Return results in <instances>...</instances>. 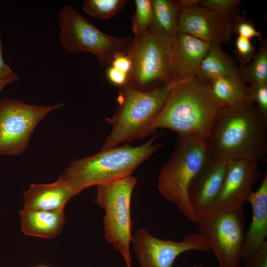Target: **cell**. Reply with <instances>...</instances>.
Returning <instances> with one entry per match:
<instances>
[{
	"label": "cell",
	"instance_id": "1",
	"mask_svg": "<svg viewBox=\"0 0 267 267\" xmlns=\"http://www.w3.org/2000/svg\"><path fill=\"white\" fill-rule=\"evenodd\" d=\"M207 142L213 157L259 162L267 153V118L251 101L219 108Z\"/></svg>",
	"mask_w": 267,
	"mask_h": 267
},
{
	"label": "cell",
	"instance_id": "2",
	"mask_svg": "<svg viewBox=\"0 0 267 267\" xmlns=\"http://www.w3.org/2000/svg\"><path fill=\"white\" fill-rule=\"evenodd\" d=\"M219 109L208 85L195 76L174 84L153 130L169 129L207 140Z\"/></svg>",
	"mask_w": 267,
	"mask_h": 267
},
{
	"label": "cell",
	"instance_id": "3",
	"mask_svg": "<svg viewBox=\"0 0 267 267\" xmlns=\"http://www.w3.org/2000/svg\"><path fill=\"white\" fill-rule=\"evenodd\" d=\"M155 135L142 145L128 144L102 149L98 153L73 161L60 175L76 195L93 186L131 175L163 144L155 142Z\"/></svg>",
	"mask_w": 267,
	"mask_h": 267
},
{
	"label": "cell",
	"instance_id": "4",
	"mask_svg": "<svg viewBox=\"0 0 267 267\" xmlns=\"http://www.w3.org/2000/svg\"><path fill=\"white\" fill-rule=\"evenodd\" d=\"M175 83L140 90L128 84L120 88L118 107L114 115L106 117L112 126L102 149L127 143L149 135Z\"/></svg>",
	"mask_w": 267,
	"mask_h": 267
},
{
	"label": "cell",
	"instance_id": "5",
	"mask_svg": "<svg viewBox=\"0 0 267 267\" xmlns=\"http://www.w3.org/2000/svg\"><path fill=\"white\" fill-rule=\"evenodd\" d=\"M210 156L206 139L195 134L178 135L173 151L158 176L161 194L194 223L198 215L190 202L189 189Z\"/></svg>",
	"mask_w": 267,
	"mask_h": 267
},
{
	"label": "cell",
	"instance_id": "6",
	"mask_svg": "<svg viewBox=\"0 0 267 267\" xmlns=\"http://www.w3.org/2000/svg\"><path fill=\"white\" fill-rule=\"evenodd\" d=\"M137 178L131 175L97 185L95 203L104 209V237L132 267L130 246L133 236L131 202Z\"/></svg>",
	"mask_w": 267,
	"mask_h": 267
},
{
	"label": "cell",
	"instance_id": "7",
	"mask_svg": "<svg viewBox=\"0 0 267 267\" xmlns=\"http://www.w3.org/2000/svg\"><path fill=\"white\" fill-rule=\"evenodd\" d=\"M59 23L62 46L71 53L93 54L101 67L111 65L116 56L127 53L131 38H117L106 34L70 5L60 11Z\"/></svg>",
	"mask_w": 267,
	"mask_h": 267
},
{
	"label": "cell",
	"instance_id": "8",
	"mask_svg": "<svg viewBox=\"0 0 267 267\" xmlns=\"http://www.w3.org/2000/svg\"><path fill=\"white\" fill-rule=\"evenodd\" d=\"M199 233L215 253L219 267H240L245 239L243 208L197 213Z\"/></svg>",
	"mask_w": 267,
	"mask_h": 267
},
{
	"label": "cell",
	"instance_id": "9",
	"mask_svg": "<svg viewBox=\"0 0 267 267\" xmlns=\"http://www.w3.org/2000/svg\"><path fill=\"white\" fill-rule=\"evenodd\" d=\"M171 41L149 30L134 36L127 53L132 63L127 84L146 90L156 83H174L170 57Z\"/></svg>",
	"mask_w": 267,
	"mask_h": 267
},
{
	"label": "cell",
	"instance_id": "10",
	"mask_svg": "<svg viewBox=\"0 0 267 267\" xmlns=\"http://www.w3.org/2000/svg\"><path fill=\"white\" fill-rule=\"evenodd\" d=\"M65 105H30L9 98L0 100V155L15 156L28 145L31 134L49 113Z\"/></svg>",
	"mask_w": 267,
	"mask_h": 267
},
{
	"label": "cell",
	"instance_id": "11",
	"mask_svg": "<svg viewBox=\"0 0 267 267\" xmlns=\"http://www.w3.org/2000/svg\"><path fill=\"white\" fill-rule=\"evenodd\" d=\"M132 243L140 267H174L176 259L184 252L210 250L203 237L196 232L176 241L157 238L140 228L133 236Z\"/></svg>",
	"mask_w": 267,
	"mask_h": 267
},
{
	"label": "cell",
	"instance_id": "12",
	"mask_svg": "<svg viewBox=\"0 0 267 267\" xmlns=\"http://www.w3.org/2000/svg\"><path fill=\"white\" fill-rule=\"evenodd\" d=\"M258 163L247 160L227 161L220 191L213 204L203 211L242 208L243 204L248 201L255 183L262 174L258 167Z\"/></svg>",
	"mask_w": 267,
	"mask_h": 267
},
{
	"label": "cell",
	"instance_id": "13",
	"mask_svg": "<svg viewBox=\"0 0 267 267\" xmlns=\"http://www.w3.org/2000/svg\"><path fill=\"white\" fill-rule=\"evenodd\" d=\"M178 30L203 41L220 44L229 43L232 33L229 20L198 3L180 4Z\"/></svg>",
	"mask_w": 267,
	"mask_h": 267
},
{
	"label": "cell",
	"instance_id": "14",
	"mask_svg": "<svg viewBox=\"0 0 267 267\" xmlns=\"http://www.w3.org/2000/svg\"><path fill=\"white\" fill-rule=\"evenodd\" d=\"M210 43L178 32L172 40L170 57L176 83L196 76Z\"/></svg>",
	"mask_w": 267,
	"mask_h": 267
},
{
	"label": "cell",
	"instance_id": "15",
	"mask_svg": "<svg viewBox=\"0 0 267 267\" xmlns=\"http://www.w3.org/2000/svg\"><path fill=\"white\" fill-rule=\"evenodd\" d=\"M227 163L211 155L193 179L189 199L197 213L209 208L215 201L222 184Z\"/></svg>",
	"mask_w": 267,
	"mask_h": 267
},
{
	"label": "cell",
	"instance_id": "16",
	"mask_svg": "<svg viewBox=\"0 0 267 267\" xmlns=\"http://www.w3.org/2000/svg\"><path fill=\"white\" fill-rule=\"evenodd\" d=\"M251 205L252 222L246 231L243 250L244 262L255 255L267 242V174L257 190L253 191L248 201Z\"/></svg>",
	"mask_w": 267,
	"mask_h": 267
},
{
	"label": "cell",
	"instance_id": "17",
	"mask_svg": "<svg viewBox=\"0 0 267 267\" xmlns=\"http://www.w3.org/2000/svg\"><path fill=\"white\" fill-rule=\"evenodd\" d=\"M76 195L61 178L49 184H32L24 194V208L39 210H64L66 203Z\"/></svg>",
	"mask_w": 267,
	"mask_h": 267
},
{
	"label": "cell",
	"instance_id": "18",
	"mask_svg": "<svg viewBox=\"0 0 267 267\" xmlns=\"http://www.w3.org/2000/svg\"><path fill=\"white\" fill-rule=\"evenodd\" d=\"M63 210L45 211L24 208L19 212L21 230L27 236L54 238L61 232L64 226Z\"/></svg>",
	"mask_w": 267,
	"mask_h": 267
},
{
	"label": "cell",
	"instance_id": "19",
	"mask_svg": "<svg viewBox=\"0 0 267 267\" xmlns=\"http://www.w3.org/2000/svg\"><path fill=\"white\" fill-rule=\"evenodd\" d=\"M196 76L208 84L227 76H240V66L222 50L221 44L212 43L201 61Z\"/></svg>",
	"mask_w": 267,
	"mask_h": 267
},
{
	"label": "cell",
	"instance_id": "20",
	"mask_svg": "<svg viewBox=\"0 0 267 267\" xmlns=\"http://www.w3.org/2000/svg\"><path fill=\"white\" fill-rule=\"evenodd\" d=\"M208 85L219 108L237 106L251 101L247 94V86L240 76L222 77Z\"/></svg>",
	"mask_w": 267,
	"mask_h": 267
},
{
	"label": "cell",
	"instance_id": "21",
	"mask_svg": "<svg viewBox=\"0 0 267 267\" xmlns=\"http://www.w3.org/2000/svg\"><path fill=\"white\" fill-rule=\"evenodd\" d=\"M151 1L153 17L149 30L172 40L178 32L180 9L179 0H151Z\"/></svg>",
	"mask_w": 267,
	"mask_h": 267
},
{
	"label": "cell",
	"instance_id": "22",
	"mask_svg": "<svg viewBox=\"0 0 267 267\" xmlns=\"http://www.w3.org/2000/svg\"><path fill=\"white\" fill-rule=\"evenodd\" d=\"M240 76L245 83L267 84V42L263 40L251 62L240 66Z\"/></svg>",
	"mask_w": 267,
	"mask_h": 267
},
{
	"label": "cell",
	"instance_id": "23",
	"mask_svg": "<svg viewBox=\"0 0 267 267\" xmlns=\"http://www.w3.org/2000/svg\"><path fill=\"white\" fill-rule=\"evenodd\" d=\"M127 1L126 0H85L82 8L91 17L107 19L116 16Z\"/></svg>",
	"mask_w": 267,
	"mask_h": 267
},
{
	"label": "cell",
	"instance_id": "24",
	"mask_svg": "<svg viewBox=\"0 0 267 267\" xmlns=\"http://www.w3.org/2000/svg\"><path fill=\"white\" fill-rule=\"evenodd\" d=\"M135 11L132 18L134 36L148 30L152 24L153 11L151 0H135Z\"/></svg>",
	"mask_w": 267,
	"mask_h": 267
},
{
	"label": "cell",
	"instance_id": "25",
	"mask_svg": "<svg viewBox=\"0 0 267 267\" xmlns=\"http://www.w3.org/2000/svg\"><path fill=\"white\" fill-rule=\"evenodd\" d=\"M240 0H199L198 4L229 20L239 14L238 6Z\"/></svg>",
	"mask_w": 267,
	"mask_h": 267
},
{
	"label": "cell",
	"instance_id": "26",
	"mask_svg": "<svg viewBox=\"0 0 267 267\" xmlns=\"http://www.w3.org/2000/svg\"><path fill=\"white\" fill-rule=\"evenodd\" d=\"M247 94L259 112L267 118V84H250Z\"/></svg>",
	"mask_w": 267,
	"mask_h": 267
},
{
	"label": "cell",
	"instance_id": "27",
	"mask_svg": "<svg viewBox=\"0 0 267 267\" xmlns=\"http://www.w3.org/2000/svg\"><path fill=\"white\" fill-rule=\"evenodd\" d=\"M232 32L249 40L257 38L263 40L261 33L256 29L252 21L247 20L240 15L235 16L231 21Z\"/></svg>",
	"mask_w": 267,
	"mask_h": 267
},
{
	"label": "cell",
	"instance_id": "28",
	"mask_svg": "<svg viewBox=\"0 0 267 267\" xmlns=\"http://www.w3.org/2000/svg\"><path fill=\"white\" fill-rule=\"evenodd\" d=\"M235 52L241 65L243 66L250 62L256 52L251 40L238 36L235 42Z\"/></svg>",
	"mask_w": 267,
	"mask_h": 267
},
{
	"label": "cell",
	"instance_id": "29",
	"mask_svg": "<svg viewBox=\"0 0 267 267\" xmlns=\"http://www.w3.org/2000/svg\"><path fill=\"white\" fill-rule=\"evenodd\" d=\"M244 267H267V242L249 259L244 262Z\"/></svg>",
	"mask_w": 267,
	"mask_h": 267
},
{
	"label": "cell",
	"instance_id": "30",
	"mask_svg": "<svg viewBox=\"0 0 267 267\" xmlns=\"http://www.w3.org/2000/svg\"><path fill=\"white\" fill-rule=\"evenodd\" d=\"M106 75L111 83L119 87L120 88L128 83V75L116 69L112 66L108 68Z\"/></svg>",
	"mask_w": 267,
	"mask_h": 267
},
{
	"label": "cell",
	"instance_id": "31",
	"mask_svg": "<svg viewBox=\"0 0 267 267\" xmlns=\"http://www.w3.org/2000/svg\"><path fill=\"white\" fill-rule=\"evenodd\" d=\"M111 66L128 75L131 70L132 63L127 54H120L114 58Z\"/></svg>",
	"mask_w": 267,
	"mask_h": 267
},
{
	"label": "cell",
	"instance_id": "32",
	"mask_svg": "<svg viewBox=\"0 0 267 267\" xmlns=\"http://www.w3.org/2000/svg\"><path fill=\"white\" fill-rule=\"evenodd\" d=\"M13 73L3 59V45L0 32V80L11 76Z\"/></svg>",
	"mask_w": 267,
	"mask_h": 267
},
{
	"label": "cell",
	"instance_id": "33",
	"mask_svg": "<svg viewBox=\"0 0 267 267\" xmlns=\"http://www.w3.org/2000/svg\"><path fill=\"white\" fill-rule=\"evenodd\" d=\"M18 79L19 77L18 75L14 73L11 76L0 80V92L7 85Z\"/></svg>",
	"mask_w": 267,
	"mask_h": 267
},
{
	"label": "cell",
	"instance_id": "34",
	"mask_svg": "<svg viewBox=\"0 0 267 267\" xmlns=\"http://www.w3.org/2000/svg\"><path fill=\"white\" fill-rule=\"evenodd\" d=\"M189 267H204L200 265H194Z\"/></svg>",
	"mask_w": 267,
	"mask_h": 267
},
{
	"label": "cell",
	"instance_id": "35",
	"mask_svg": "<svg viewBox=\"0 0 267 267\" xmlns=\"http://www.w3.org/2000/svg\"><path fill=\"white\" fill-rule=\"evenodd\" d=\"M35 267H50L46 265H38Z\"/></svg>",
	"mask_w": 267,
	"mask_h": 267
}]
</instances>
